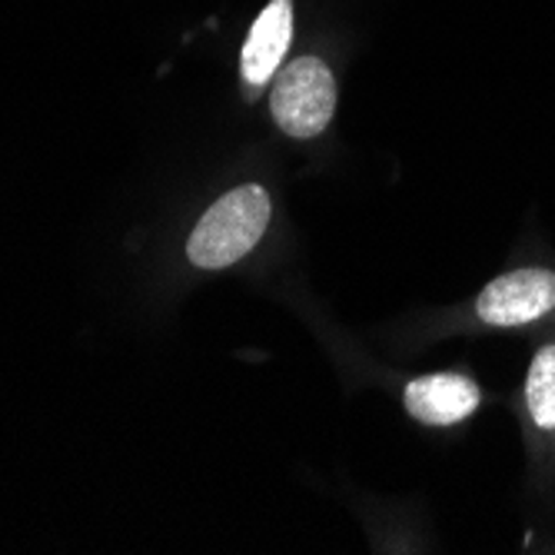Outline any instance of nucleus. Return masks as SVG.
<instances>
[{
  "label": "nucleus",
  "instance_id": "obj_1",
  "mask_svg": "<svg viewBox=\"0 0 555 555\" xmlns=\"http://www.w3.org/2000/svg\"><path fill=\"white\" fill-rule=\"evenodd\" d=\"M267 223H270L267 190L257 183L236 186L227 196H220L204 214V220L196 223L186 243V257L204 270L230 267L260 243Z\"/></svg>",
  "mask_w": 555,
  "mask_h": 555
},
{
  "label": "nucleus",
  "instance_id": "obj_2",
  "mask_svg": "<svg viewBox=\"0 0 555 555\" xmlns=\"http://www.w3.org/2000/svg\"><path fill=\"white\" fill-rule=\"evenodd\" d=\"M270 107L276 124L296 140L323 133L336 111V83L330 67L317 57L293 61L273 83Z\"/></svg>",
  "mask_w": 555,
  "mask_h": 555
},
{
  "label": "nucleus",
  "instance_id": "obj_3",
  "mask_svg": "<svg viewBox=\"0 0 555 555\" xmlns=\"http://www.w3.org/2000/svg\"><path fill=\"white\" fill-rule=\"evenodd\" d=\"M555 310V273L526 267L495 276L476 299V317L486 326H526Z\"/></svg>",
  "mask_w": 555,
  "mask_h": 555
},
{
  "label": "nucleus",
  "instance_id": "obj_4",
  "mask_svg": "<svg viewBox=\"0 0 555 555\" xmlns=\"http://www.w3.org/2000/svg\"><path fill=\"white\" fill-rule=\"evenodd\" d=\"M479 386L460 373H429L406 386V410L426 426L463 423L479 410Z\"/></svg>",
  "mask_w": 555,
  "mask_h": 555
},
{
  "label": "nucleus",
  "instance_id": "obj_5",
  "mask_svg": "<svg viewBox=\"0 0 555 555\" xmlns=\"http://www.w3.org/2000/svg\"><path fill=\"white\" fill-rule=\"evenodd\" d=\"M289 37H293V4L289 0H270L243 43L240 67L246 83H267L276 74L289 47Z\"/></svg>",
  "mask_w": 555,
  "mask_h": 555
},
{
  "label": "nucleus",
  "instance_id": "obj_6",
  "mask_svg": "<svg viewBox=\"0 0 555 555\" xmlns=\"http://www.w3.org/2000/svg\"><path fill=\"white\" fill-rule=\"evenodd\" d=\"M526 406L539 429L555 433V343L542 346L526 376Z\"/></svg>",
  "mask_w": 555,
  "mask_h": 555
}]
</instances>
